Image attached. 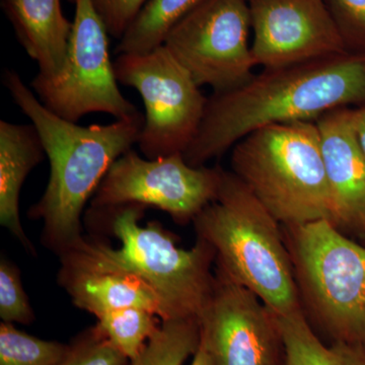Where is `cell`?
<instances>
[{"label": "cell", "instance_id": "cell-1", "mask_svg": "<svg viewBox=\"0 0 365 365\" xmlns=\"http://www.w3.org/2000/svg\"><path fill=\"white\" fill-rule=\"evenodd\" d=\"M362 101L364 59L339 56L266 69L208 98L200 127L182 157L192 167H203L263 127L316 122L326 113Z\"/></svg>", "mask_w": 365, "mask_h": 365}, {"label": "cell", "instance_id": "cell-2", "mask_svg": "<svg viewBox=\"0 0 365 365\" xmlns=\"http://www.w3.org/2000/svg\"><path fill=\"white\" fill-rule=\"evenodd\" d=\"M4 83L37 129L50 163L44 194L28 215L43 222V245L62 254L83 239V209L113 163L138 143L144 117L79 126L47 109L13 69L4 72Z\"/></svg>", "mask_w": 365, "mask_h": 365}, {"label": "cell", "instance_id": "cell-3", "mask_svg": "<svg viewBox=\"0 0 365 365\" xmlns=\"http://www.w3.org/2000/svg\"><path fill=\"white\" fill-rule=\"evenodd\" d=\"M91 209L109 220L120 246L113 248L105 242L83 237L59 255L61 263L133 274L162 302L163 321L198 319L215 285L212 247L197 239L191 249L179 248L160 223H139L145 207L138 204Z\"/></svg>", "mask_w": 365, "mask_h": 365}, {"label": "cell", "instance_id": "cell-4", "mask_svg": "<svg viewBox=\"0 0 365 365\" xmlns=\"http://www.w3.org/2000/svg\"><path fill=\"white\" fill-rule=\"evenodd\" d=\"M215 252V274L251 290L276 314L302 311L282 225L232 172L193 222Z\"/></svg>", "mask_w": 365, "mask_h": 365}, {"label": "cell", "instance_id": "cell-5", "mask_svg": "<svg viewBox=\"0 0 365 365\" xmlns=\"http://www.w3.org/2000/svg\"><path fill=\"white\" fill-rule=\"evenodd\" d=\"M232 173L282 225L329 220L333 199L316 122L274 124L232 148Z\"/></svg>", "mask_w": 365, "mask_h": 365}, {"label": "cell", "instance_id": "cell-6", "mask_svg": "<svg viewBox=\"0 0 365 365\" xmlns=\"http://www.w3.org/2000/svg\"><path fill=\"white\" fill-rule=\"evenodd\" d=\"M282 230L307 321L332 342L365 347V247L329 220Z\"/></svg>", "mask_w": 365, "mask_h": 365}, {"label": "cell", "instance_id": "cell-7", "mask_svg": "<svg viewBox=\"0 0 365 365\" xmlns=\"http://www.w3.org/2000/svg\"><path fill=\"white\" fill-rule=\"evenodd\" d=\"M118 81L138 91L145 107L139 135L143 157L184 153L200 127L208 98L165 45L140 54L118 55Z\"/></svg>", "mask_w": 365, "mask_h": 365}, {"label": "cell", "instance_id": "cell-8", "mask_svg": "<svg viewBox=\"0 0 365 365\" xmlns=\"http://www.w3.org/2000/svg\"><path fill=\"white\" fill-rule=\"evenodd\" d=\"M66 68L59 78L38 76L32 88L43 105L57 116L78 123L91 113L117 120L143 116L118 88L109 51V33L91 0H76Z\"/></svg>", "mask_w": 365, "mask_h": 365}, {"label": "cell", "instance_id": "cell-9", "mask_svg": "<svg viewBox=\"0 0 365 365\" xmlns=\"http://www.w3.org/2000/svg\"><path fill=\"white\" fill-rule=\"evenodd\" d=\"M251 29L246 0H203L170 29L163 45L197 85L222 93L253 78Z\"/></svg>", "mask_w": 365, "mask_h": 365}, {"label": "cell", "instance_id": "cell-10", "mask_svg": "<svg viewBox=\"0 0 365 365\" xmlns=\"http://www.w3.org/2000/svg\"><path fill=\"white\" fill-rule=\"evenodd\" d=\"M222 176L220 168L192 167L182 153L150 160L130 150L113 163L91 208L153 206L187 225L215 200Z\"/></svg>", "mask_w": 365, "mask_h": 365}, {"label": "cell", "instance_id": "cell-11", "mask_svg": "<svg viewBox=\"0 0 365 365\" xmlns=\"http://www.w3.org/2000/svg\"><path fill=\"white\" fill-rule=\"evenodd\" d=\"M198 321L213 365H284L275 314L251 290L216 275Z\"/></svg>", "mask_w": 365, "mask_h": 365}, {"label": "cell", "instance_id": "cell-12", "mask_svg": "<svg viewBox=\"0 0 365 365\" xmlns=\"http://www.w3.org/2000/svg\"><path fill=\"white\" fill-rule=\"evenodd\" d=\"M256 66L266 69L339 57L345 41L326 0L249 2Z\"/></svg>", "mask_w": 365, "mask_h": 365}, {"label": "cell", "instance_id": "cell-13", "mask_svg": "<svg viewBox=\"0 0 365 365\" xmlns=\"http://www.w3.org/2000/svg\"><path fill=\"white\" fill-rule=\"evenodd\" d=\"M333 199L332 223L365 232V155L355 133L352 111L336 109L316 121Z\"/></svg>", "mask_w": 365, "mask_h": 365}, {"label": "cell", "instance_id": "cell-14", "mask_svg": "<svg viewBox=\"0 0 365 365\" xmlns=\"http://www.w3.org/2000/svg\"><path fill=\"white\" fill-rule=\"evenodd\" d=\"M2 6L26 54L37 62L38 76L59 78L73 26L62 11L61 0H2Z\"/></svg>", "mask_w": 365, "mask_h": 365}, {"label": "cell", "instance_id": "cell-15", "mask_svg": "<svg viewBox=\"0 0 365 365\" xmlns=\"http://www.w3.org/2000/svg\"><path fill=\"white\" fill-rule=\"evenodd\" d=\"M59 283L66 288L74 306L96 319L109 312L140 307L165 319L157 294L133 274L61 263Z\"/></svg>", "mask_w": 365, "mask_h": 365}, {"label": "cell", "instance_id": "cell-16", "mask_svg": "<svg viewBox=\"0 0 365 365\" xmlns=\"http://www.w3.org/2000/svg\"><path fill=\"white\" fill-rule=\"evenodd\" d=\"M44 155V146L33 124L0 121V225L30 253L35 250L21 222V191Z\"/></svg>", "mask_w": 365, "mask_h": 365}, {"label": "cell", "instance_id": "cell-17", "mask_svg": "<svg viewBox=\"0 0 365 365\" xmlns=\"http://www.w3.org/2000/svg\"><path fill=\"white\" fill-rule=\"evenodd\" d=\"M284 350V365H365V347L333 341L330 345L319 339L304 311L276 314Z\"/></svg>", "mask_w": 365, "mask_h": 365}, {"label": "cell", "instance_id": "cell-18", "mask_svg": "<svg viewBox=\"0 0 365 365\" xmlns=\"http://www.w3.org/2000/svg\"><path fill=\"white\" fill-rule=\"evenodd\" d=\"M203 0H148L116 46L115 54H140L163 44L165 36Z\"/></svg>", "mask_w": 365, "mask_h": 365}, {"label": "cell", "instance_id": "cell-19", "mask_svg": "<svg viewBox=\"0 0 365 365\" xmlns=\"http://www.w3.org/2000/svg\"><path fill=\"white\" fill-rule=\"evenodd\" d=\"M162 324L157 314L140 307H128L98 317L96 328L129 361L143 351Z\"/></svg>", "mask_w": 365, "mask_h": 365}, {"label": "cell", "instance_id": "cell-20", "mask_svg": "<svg viewBox=\"0 0 365 365\" xmlns=\"http://www.w3.org/2000/svg\"><path fill=\"white\" fill-rule=\"evenodd\" d=\"M200 345L197 319L162 321L143 351L131 365H182Z\"/></svg>", "mask_w": 365, "mask_h": 365}, {"label": "cell", "instance_id": "cell-21", "mask_svg": "<svg viewBox=\"0 0 365 365\" xmlns=\"http://www.w3.org/2000/svg\"><path fill=\"white\" fill-rule=\"evenodd\" d=\"M68 348L19 330L14 324H0V365H56Z\"/></svg>", "mask_w": 365, "mask_h": 365}, {"label": "cell", "instance_id": "cell-22", "mask_svg": "<svg viewBox=\"0 0 365 365\" xmlns=\"http://www.w3.org/2000/svg\"><path fill=\"white\" fill-rule=\"evenodd\" d=\"M0 319L4 323L21 325H30L35 321L20 270L4 257L0 260Z\"/></svg>", "mask_w": 365, "mask_h": 365}, {"label": "cell", "instance_id": "cell-23", "mask_svg": "<svg viewBox=\"0 0 365 365\" xmlns=\"http://www.w3.org/2000/svg\"><path fill=\"white\" fill-rule=\"evenodd\" d=\"M56 365H131V362L93 326L72 341L66 356Z\"/></svg>", "mask_w": 365, "mask_h": 365}, {"label": "cell", "instance_id": "cell-24", "mask_svg": "<svg viewBox=\"0 0 365 365\" xmlns=\"http://www.w3.org/2000/svg\"><path fill=\"white\" fill-rule=\"evenodd\" d=\"M148 0H91L108 33L120 40Z\"/></svg>", "mask_w": 365, "mask_h": 365}, {"label": "cell", "instance_id": "cell-25", "mask_svg": "<svg viewBox=\"0 0 365 365\" xmlns=\"http://www.w3.org/2000/svg\"><path fill=\"white\" fill-rule=\"evenodd\" d=\"M349 25L365 34V0H328Z\"/></svg>", "mask_w": 365, "mask_h": 365}, {"label": "cell", "instance_id": "cell-26", "mask_svg": "<svg viewBox=\"0 0 365 365\" xmlns=\"http://www.w3.org/2000/svg\"><path fill=\"white\" fill-rule=\"evenodd\" d=\"M352 122L360 148L365 155V108L357 110V111H352Z\"/></svg>", "mask_w": 365, "mask_h": 365}, {"label": "cell", "instance_id": "cell-27", "mask_svg": "<svg viewBox=\"0 0 365 365\" xmlns=\"http://www.w3.org/2000/svg\"><path fill=\"white\" fill-rule=\"evenodd\" d=\"M191 365H213L210 357H209L207 352L205 351L202 346L199 345L198 350L192 359Z\"/></svg>", "mask_w": 365, "mask_h": 365}, {"label": "cell", "instance_id": "cell-28", "mask_svg": "<svg viewBox=\"0 0 365 365\" xmlns=\"http://www.w3.org/2000/svg\"><path fill=\"white\" fill-rule=\"evenodd\" d=\"M246 1H248V2H250V1H252V0H246Z\"/></svg>", "mask_w": 365, "mask_h": 365}, {"label": "cell", "instance_id": "cell-29", "mask_svg": "<svg viewBox=\"0 0 365 365\" xmlns=\"http://www.w3.org/2000/svg\"><path fill=\"white\" fill-rule=\"evenodd\" d=\"M71 1H73V2H76V0H71Z\"/></svg>", "mask_w": 365, "mask_h": 365}]
</instances>
